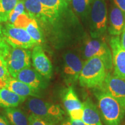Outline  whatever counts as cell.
<instances>
[{
    "label": "cell",
    "mask_w": 125,
    "mask_h": 125,
    "mask_svg": "<svg viewBox=\"0 0 125 125\" xmlns=\"http://www.w3.org/2000/svg\"><path fill=\"white\" fill-rule=\"evenodd\" d=\"M94 93L105 124L120 125L125 116V111L119 103L101 87L94 89Z\"/></svg>",
    "instance_id": "cell-1"
},
{
    "label": "cell",
    "mask_w": 125,
    "mask_h": 125,
    "mask_svg": "<svg viewBox=\"0 0 125 125\" xmlns=\"http://www.w3.org/2000/svg\"><path fill=\"white\" fill-rule=\"evenodd\" d=\"M107 73L102 61L98 57H92L84 62L78 81L81 86L96 89L104 83Z\"/></svg>",
    "instance_id": "cell-2"
},
{
    "label": "cell",
    "mask_w": 125,
    "mask_h": 125,
    "mask_svg": "<svg viewBox=\"0 0 125 125\" xmlns=\"http://www.w3.org/2000/svg\"><path fill=\"white\" fill-rule=\"evenodd\" d=\"M27 107L32 114L49 125H55L63 119V111L57 104L46 102L38 97H30L26 103Z\"/></svg>",
    "instance_id": "cell-3"
},
{
    "label": "cell",
    "mask_w": 125,
    "mask_h": 125,
    "mask_svg": "<svg viewBox=\"0 0 125 125\" xmlns=\"http://www.w3.org/2000/svg\"><path fill=\"white\" fill-rule=\"evenodd\" d=\"M90 34L93 38H100L107 29V9L105 0H92L90 8Z\"/></svg>",
    "instance_id": "cell-4"
},
{
    "label": "cell",
    "mask_w": 125,
    "mask_h": 125,
    "mask_svg": "<svg viewBox=\"0 0 125 125\" xmlns=\"http://www.w3.org/2000/svg\"><path fill=\"white\" fill-rule=\"evenodd\" d=\"M2 31L6 42L13 48L29 49L37 45L27 31L13 24L7 23L2 27Z\"/></svg>",
    "instance_id": "cell-5"
},
{
    "label": "cell",
    "mask_w": 125,
    "mask_h": 125,
    "mask_svg": "<svg viewBox=\"0 0 125 125\" xmlns=\"http://www.w3.org/2000/svg\"><path fill=\"white\" fill-rule=\"evenodd\" d=\"M31 52L29 49L10 46L5 60L11 77L16 78L20 71L31 67Z\"/></svg>",
    "instance_id": "cell-6"
},
{
    "label": "cell",
    "mask_w": 125,
    "mask_h": 125,
    "mask_svg": "<svg viewBox=\"0 0 125 125\" xmlns=\"http://www.w3.org/2000/svg\"><path fill=\"white\" fill-rule=\"evenodd\" d=\"M83 54L86 60L94 57L99 58L107 70H111L113 68L111 50L102 40L94 38L88 41L84 48Z\"/></svg>",
    "instance_id": "cell-7"
},
{
    "label": "cell",
    "mask_w": 125,
    "mask_h": 125,
    "mask_svg": "<svg viewBox=\"0 0 125 125\" xmlns=\"http://www.w3.org/2000/svg\"><path fill=\"white\" fill-rule=\"evenodd\" d=\"M84 62L75 53L68 52L64 54L62 75L65 82L70 86L78 81Z\"/></svg>",
    "instance_id": "cell-8"
},
{
    "label": "cell",
    "mask_w": 125,
    "mask_h": 125,
    "mask_svg": "<svg viewBox=\"0 0 125 125\" xmlns=\"http://www.w3.org/2000/svg\"><path fill=\"white\" fill-rule=\"evenodd\" d=\"M25 10L30 17L43 22L52 23L60 15L52 9L45 7L40 0H22Z\"/></svg>",
    "instance_id": "cell-9"
},
{
    "label": "cell",
    "mask_w": 125,
    "mask_h": 125,
    "mask_svg": "<svg viewBox=\"0 0 125 125\" xmlns=\"http://www.w3.org/2000/svg\"><path fill=\"white\" fill-rule=\"evenodd\" d=\"M109 44L114 67V75L125 80V50L122 46L119 37L114 36L112 37Z\"/></svg>",
    "instance_id": "cell-10"
},
{
    "label": "cell",
    "mask_w": 125,
    "mask_h": 125,
    "mask_svg": "<svg viewBox=\"0 0 125 125\" xmlns=\"http://www.w3.org/2000/svg\"><path fill=\"white\" fill-rule=\"evenodd\" d=\"M100 87L115 98L125 111V80L107 73L104 83Z\"/></svg>",
    "instance_id": "cell-11"
},
{
    "label": "cell",
    "mask_w": 125,
    "mask_h": 125,
    "mask_svg": "<svg viewBox=\"0 0 125 125\" xmlns=\"http://www.w3.org/2000/svg\"><path fill=\"white\" fill-rule=\"evenodd\" d=\"M31 59L35 69L45 79H49L52 75V65L40 45L32 48Z\"/></svg>",
    "instance_id": "cell-12"
},
{
    "label": "cell",
    "mask_w": 125,
    "mask_h": 125,
    "mask_svg": "<svg viewBox=\"0 0 125 125\" xmlns=\"http://www.w3.org/2000/svg\"><path fill=\"white\" fill-rule=\"evenodd\" d=\"M16 27L25 30L35 42L37 45L44 42V38L37 20L31 18L26 12L19 16L13 24Z\"/></svg>",
    "instance_id": "cell-13"
},
{
    "label": "cell",
    "mask_w": 125,
    "mask_h": 125,
    "mask_svg": "<svg viewBox=\"0 0 125 125\" xmlns=\"http://www.w3.org/2000/svg\"><path fill=\"white\" fill-rule=\"evenodd\" d=\"M63 104L70 119L82 120L83 114V104L79 100L71 86L67 89L63 96Z\"/></svg>",
    "instance_id": "cell-14"
},
{
    "label": "cell",
    "mask_w": 125,
    "mask_h": 125,
    "mask_svg": "<svg viewBox=\"0 0 125 125\" xmlns=\"http://www.w3.org/2000/svg\"><path fill=\"white\" fill-rule=\"evenodd\" d=\"M16 79L27 84L38 92L46 87L45 78L35 69L31 68V67L20 71L17 75Z\"/></svg>",
    "instance_id": "cell-15"
},
{
    "label": "cell",
    "mask_w": 125,
    "mask_h": 125,
    "mask_svg": "<svg viewBox=\"0 0 125 125\" xmlns=\"http://www.w3.org/2000/svg\"><path fill=\"white\" fill-rule=\"evenodd\" d=\"M125 27V16L121 9L114 5L109 13V33L114 36H119Z\"/></svg>",
    "instance_id": "cell-16"
},
{
    "label": "cell",
    "mask_w": 125,
    "mask_h": 125,
    "mask_svg": "<svg viewBox=\"0 0 125 125\" xmlns=\"http://www.w3.org/2000/svg\"><path fill=\"white\" fill-rule=\"evenodd\" d=\"M4 87L19 96L26 98L27 97H39L40 92L36 91L27 84L12 77L10 78Z\"/></svg>",
    "instance_id": "cell-17"
},
{
    "label": "cell",
    "mask_w": 125,
    "mask_h": 125,
    "mask_svg": "<svg viewBox=\"0 0 125 125\" xmlns=\"http://www.w3.org/2000/svg\"><path fill=\"white\" fill-rule=\"evenodd\" d=\"M83 114L82 121L86 125H103L96 105L89 98L83 103Z\"/></svg>",
    "instance_id": "cell-18"
},
{
    "label": "cell",
    "mask_w": 125,
    "mask_h": 125,
    "mask_svg": "<svg viewBox=\"0 0 125 125\" xmlns=\"http://www.w3.org/2000/svg\"><path fill=\"white\" fill-rule=\"evenodd\" d=\"M26 100V97L19 96L5 87L0 89V106L1 107L5 108L16 107Z\"/></svg>",
    "instance_id": "cell-19"
},
{
    "label": "cell",
    "mask_w": 125,
    "mask_h": 125,
    "mask_svg": "<svg viewBox=\"0 0 125 125\" xmlns=\"http://www.w3.org/2000/svg\"><path fill=\"white\" fill-rule=\"evenodd\" d=\"M5 114L13 125H29V116L21 109L16 107L5 108Z\"/></svg>",
    "instance_id": "cell-20"
},
{
    "label": "cell",
    "mask_w": 125,
    "mask_h": 125,
    "mask_svg": "<svg viewBox=\"0 0 125 125\" xmlns=\"http://www.w3.org/2000/svg\"><path fill=\"white\" fill-rule=\"evenodd\" d=\"M20 0H0V23L8 21L10 12Z\"/></svg>",
    "instance_id": "cell-21"
},
{
    "label": "cell",
    "mask_w": 125,
    "mask_h": 125,
    "mask_svg": "<svg viewBox=\"0 0 125 125\" xmlns=\"http://www.w3.org/2000/svg\"><path fill=\"white\" fill-rule=\"evenodd\" d=\"M92 2V0H72L71 2L75 12L80 16H85L90 11Z\"/></svg>",
    "instance_id": "cell-22"
},
{
    "label": "cell",
    "mask_w": 125,
    "mask_h": 125,
    "mask_svg": "<svg viewBox=\"0 0 125 125\" xmlns=\"http://www.w3.org/2000/svg\"><path fill=\"white\" fill-rule=\"evenodd\" d=\"M45 7L52 9L59 13L67 8L68 4L64 0H40Z\"/></svg>",
    "instance_id": "cell-23"
},
{
    "label": "cell",
    "mask_w": 125,
    "mask_h": 125,
    "mask_svg": "<svg viewBox=\"0 0 125 125\" xmlns=\"http://www.w3.org/2000/svg\"><path fill=\"white\" fill-rule=\"evenodd\" d=\"M10 77L5 58L0 55V89L5 87Z\"/></svg>",
    "instance_id": "cell-24"
},
{
    "label": "cell",
    "mask_w": 125,
    "mask_h": 125,
    "mask_svg": "<svg viewBox=\"0 0 125 125\" xmlns=\"http://www.w3.org/2000/svg\"><path fill=\"white\" fill-rule=\"evenodd\" d=\"M23 13H25L24 2L22 0H20L16 4V5L15 6V7L14 8V9L10 12L8 22L13 24L19 16Z\"/></svg>",
    "instance_id": "cell-25"
},
{
    "label": "cell",
    "mask_w": 125,
    "mask_h": 125,
    "mask_svg": "<svg viewBox=\"0 0 125 125\" xmlns=\"http://www.w3.org/2000/svg\"><path fill=\"white\" fill-rule=\"evenodd\" d=\"M10 48V46H9L4 40L2 31V27L0 26V53L1 55L4 56L5 58L7 57Z\"/></svg>",
    "instance_id": "cell-26"
},
{
    "label": "cell",
    "mask_w": 125,
    "mask_h": 125,
    "mask_svg": "<svg viewBox=\"0 0 125 125\" xmlns=\"http://www.w3.org/2000/svg\"><path fill=\"white\" fill-rule=\"evenodd\" d=\"M29 125H49L33 114L29 116Z\"/></svg>",
    "instance_id": "cell-27"
},
{
    "label": "cell",
    "mask_w": 125,
    "mask_h": 125,
    "mask_svg": "<svg viewBox=\"0 0 125 125\" xmlns=\"http://www.w3.org/2000/svg\"><path fill=\"white\" fill-rule=\"evenodd\" d=\"M114 4L121 10L125 16V0H114Z\"/></svg>",
    "instance_id": "cell-28"
},
{
    "label": "cell",
    "mask_w": 125,
    "mask_h": 125,
    "mask_svg": "<svg viewBox=\"0 0 125 125\" xmlns=\"http://www.w3.org/2000/svg\"><path fill=\"white\" fill-rule=\"evenodd\" d=\"M62 125H86L82 120H74L70 119V121L64 123Z\"/></svg>",
    "instance_id": "cell-29"
},
{
    "label": "cell",
    "mask_w": 125,
    "mask_h": 125,
    "mask_svg": "<svg viewBox=\"0 0 125 125\" xmlns=\"http://www.w3.org/2000/svg\"><path fill=\"white\" fill-rule=\"evenodd\" d=\"M0 125H10L6 117L0 114Z\"/></svg>",
    "instance_id": "cell-30"
},
{
    "label": "cell",
    "mask_w": 125,
    "mask_h": 125,
    "mask_svg": "<svg viewBox=\"0 0 125 125\" xmlns=\"http://www.w3.org/2000/svg\"><path fill=\"white\" fill-rule=\"evenodd\" d=\"M121 43L122 48L125 50V27L123 30L122 33L121 34Z\"/></svg>",
    "instance_id": "cell-31"
},
{
    "label": "cell",
    "mask_w": 125,
    "mask_h": 125,
    "mask_svg": "<svg viewBox=\"0 0 125 125\" xmlns=\"http://www.w3.org/2000/svg\"><path fill=\"white\" fill-rule=\"evenodd\" d=\"M64 1L65 2L67 3V4H69L70 2H71L72 0H64Z\"/></svg>",
    "instance_id": "cell-32"
},
{
    "label": "cell",
    "mask_w": 125,
    "mask_h": 125,
    "mask_svg": "<svg viewBox=\"0 0 125 125\" xmlns=\"http://www.w3.org/2000/svg\"><path fill=\"white\" fill-rule=\"evenodd\" d=\"M0 55H1V56H2V55H1V53H0Z\"/></svg>",
    "instance_id": "cell-33"
}]
</instances>
